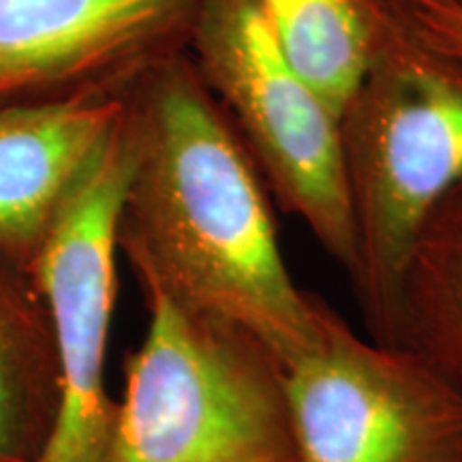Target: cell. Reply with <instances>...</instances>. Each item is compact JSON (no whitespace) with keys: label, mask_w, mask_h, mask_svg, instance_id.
Returning <instances> with one entry per match:
<instances>
[{"label":"cell","mask_w":462,"mask_h":462,"mask_svg":"<svg viewBox=\"0 0 462 462\" xmlns=\"http://www.w3.org/2000/svg\"><path fill=\"white\" fill-rule=\"evenodd\" d=\"M60 409V364L32 274L0 248V462H42Z\"/></svg>","instance_id":"obj_9"},{"label":"cell","mask_w":462,"mask_h":462,"mask_svg":"<svg viewBox=\"0 0 462 462\" xmlns=\"http://www.w3.org/2000/svg\"><path fill=\"white\" fill-rule=\"evenodd\" d=\"M340 146L356 227L351 285L371 338L398 346L409 251L432 208L462 184V62L402 17L340 114Z\"/></svg>","instance_id":"obj_2"},{"label":"cell","mask_w":462,"mask_h":462,"mask_svg":"<svg viewBox=\"0 0 462 462\" xmlns=\"http://www.w3.org/2000/svg\"><path fill=\"white\" fill-rule=\"evenodd\" d=\"M140 285L150 326L126 362L106 462H300L281 357L238 323Z\"/></svg>","instance_id":"obj_3"},{"label":"cell","mask_w":462,"mask_h":462,"mask_svg":"<svg viewBox=\"0 0 462 462\" xmlns=\"http://www.w3.org/2000/svg\"><path fill=\"white\" fill-rule=\"evenodd\" d=\"M123 109V97L0 114V248L32 274L58 201Z\"/></svg>","instance_id":"obj_8"},{"label":"cell","mask_w":462,"mask_h":462,"mask_svg":"<svg viewBox=\"0 0 462 462\" xmlns=\"http://www.w3.org/2000/svg\"><path fill=\"white\" fill-rule=\"evenodd\" d=\"M396 7L421 42L462 62V5L458 0H396Z\"/></svg>","instance_id":"obj_12"},{"label":"cell","mask_w":462,"mask_h":462,"mask_svg":"<svg viewBox=\"0 0 462 462\" xmlns=\"http://www.w3.org/2000/svg\"><path fill=\"white\" fill-rule=\"evenodd\" d=\"M135 157L137 131L123 99L58 201L34 259L60 364V409L42 462H106L118 415L106 388L118 227Z\"/></svg>","instance_id":"obj_5"},{"label":"cell","mask_w":462,"mask_h":462,"mask_svg":"<svg viewBox=\"0 0 462 462\" xmlns=\"http://www.w3.org/2000/svg\"><path fill=\"white\" fill-rule=\"evenodd\" d=\"M282 54L343 114L379 45L402 22L396 0H255Z\"/></svg>","instance_id":"obj_10"},{"label":"cell","mask_w":462,"mask_h":462,"mask_svg":"<svg viewBox=\"0 0 462 462\" xmlns=\"http://www.w3.org/2000/svg\"><path fill=\"white\" fill-rule=\"evenodd\" d=\"M458 3H460V5H462V0H458Z\"/></svg>","instance_id":"obj_13"},{"label":"cell","mask_w":462,"mask_h":462,"mask_svg":"<svg viewBox=\"0 0 462 462\" xmlns=\"http://www.w3.org/2000/svg\"><path fill=\"white\" fill-rule=\"evenodd\" d=\"M285 383L300 462H462V392L334 310Z\"/></svg>","instance_id":"obj_6"},{"label":"cell","mask_w":462,"mask_h":462,"mask_svg":"<svg viewBox=\"0 0 462 462\" xmlns=\"http://www.w3.org/2000/svg\"><path fill=\"white\" fill-rule=\"evenodd\" d=\"M189 56L268 193L351 279L357 253L340 118L291 67L255 0H204Z\"/></svg>","instance_id":"obj_4"},{"label":"cell","mask_w":462,"mask_h":462,"mask_svg":"<svg viewBox=\"0 0 462 462\" xmlns=\"http://www.w3.org/2000/svg\"><path fill=\"white\" fill-rule=\"evenodd\" d=\"M204 0H0V114L120 99L189 51Z\"/></svg>","instance_id":"obj_7"},{"label":"cell","mask_w":462,"mask_h":462,"mask_svg":"<svg viewBox=\"0 0 462 462\" xmlns=\"http://www.w3.org/2000/svg\"><path fill=\"white\" fill-rule=\"evenodd\" d=\"M123 99L137 157L118 248L140 282L262 338L282 366L321 345L332 309L291 279L268 189L189 51Z\"/></svg>","instance_id":"obj_1"},{"label":"cell","mask_w":462,"mask_h":462,"mask_svg":"<svg viewBox=\"0 0 462 462\" xmlns=\"http://www.w3.org/2000/svg\"><path fill=\"white\" fill-rule=\"evenodd\" d=\"M398 349L462 392V184L426 217L402 268Z\"/></svg>","instance_id":"obj_11"}]
</instances>
